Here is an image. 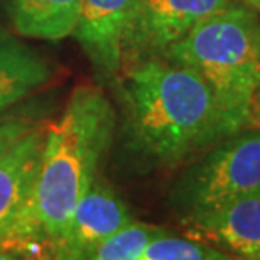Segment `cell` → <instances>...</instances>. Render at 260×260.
<instances>
[{
	"mask_svg": "<svg viewBox=\"0 0 260 260\" xmlns=\"http://www.w3.org/2000/svg\"><path fill=\"white\" fill-rule=\"evenodd\" d=\"M0 260H32L22 252L12 250V248H0Z\"/></svg>",
	"mask_w": 260,
	"mask_h": 260,
	"instance_id": "cell-15",
	"label": "cell"
},
{
	"mask_svg": "<svg viewBox=\"0 0 260 260\" xmlns=\"http://www.w3.org/2000/svg\"><path fill=\"white\" fill-rule=\"evenodd\" d=\"M114 109L101 89L79 86L57 121L46 126L37 180L2 248L42 260L68 229L113 141Z\"/></svg>",
	"mask_w": 260,
	"mask_h": 260,
	"instance_id": "cell-1",
	"label": "cell"
},
{
	"mask_svg": "<svg viewBox=\"0 0 260 260\" xmlns=\"http://www.w3.org/2000/svg\"><path fill=\"white\" fill-rule=\"evenodd\" d=\"M163 57L186 66L207 82L234 131L258 126L260 20L253 10L232 2L197 24Z\"/></svg>",
	"mask_w": 260,
	"mask_h": 260,
	"instance_id": "cell-3",
	"label": "cell"
},
{
	"mask_svg": "<svg viewBox=\"0 0 260 260\" xmlns=\"http://www.w3.org/2000/svg\"><path fill=\"white\" fill-rule=\"evenodd\" d=\"M25 129H27V128H25ZM25 129H22V131H19V133H12V135H7V136H2V138H0V149H2L5 145H7L9 141H12L14 138H17V136L20 135V133H24Z\"/></svg>",
	"mask_w": 260,
	"mask_h": 260,
	"instance_id": "cell-17",
	"label": "cell"
},
{
	"mask_svg": "<svg viewBox=\"0 0 260 260\" xmlns=\"http://www.w3.org/2000/svg\"><path fill=\"white\" fill-rule=\"evenodd\" d=\"M260 191V126L243 128L208 148L175 186L170 203L180 218Z\"/></svg>",
	"mask_w": 260,
	"mask_h": 260,
	"instance_id": "cell-4",
	"label": "cell"
},
{
	"mask_svg": "<svg viewBox=\"0 0 260 260\" xmlns=\"http://www.w3.org/2000/svg\"><path fill=\"white\" fill-rule=\"evenodd\" d=\"M123 69L126 143L145 165L176 167L237 133L207 82L186 66L149 57Z\"/></svg>",
	"mask_w": 260,
	"mask_h": 260,
	"instance_id": "cell-2",
	"label": "cell"
},
{
	"mask_svg": "<svg viewBox=\"0 0 260 260\" xmlns=\"http://www.w3.org/2000/svg\"><path fill=\"white\" fill-rule=\"evenodd\" d=\"M136 260H237L226 255L225 252L212 247L210 243L191 239V237H178L171 232L154 237L143 248Z\"/></svg>",
	"mask_w": 260,
	"mask_h": 260,
	"instance_id": "cell-12",
	"label": "cell"
},
{
	"mask_svg": "<svg viewBox=\"0 0 260 260\" xmlns=\"http://www.w3.org/2000/svg\"><path fill=\"white\" fill-rule=\"evenodd\" d=\"M46 124H30L0 149V248L34 191Z\"/></svg>",
	"mask_w": 260,
	"mask_h": 260,
	"instance_id": "cell-8",
	"label": "cell"
},
{
	"mask_svg": "<svg viewBox=\"0 0 260 260\" xmlns=\"http://www.w3.org/2000/svg\"><path fill=\"white\" fill-rule=\"evenodd\" d=\"M30 123L22 119H0V138L12 135V133H19L22 129L29 128Z\"/></svg>",
	"mask_w": 260,
	"mask_h": 260,
	"instance_id": "cell-14",
	"label": "cell"
},
{
	"mask_svg": "<svg viewBox=\"0 0 260 260\" xmlns=\"http://www.w3.org/2000/svg\"><path fill=\"white\" fill-rule=\"evenodd\" d=\"M185 234L237 260H260V191L180 218Z\"/></svg>",
	"mask_w": 260,
	"mask_h": 260,
	"instance_id": "cell-7",
	"label": "cell"
},
{
	"mask_svg": "<svg viewBox=\"0 0 260 260\" xmlns=\"http://www.w3.org/2000/svg\"><path fill=\"white\" fill-rule=\"evenodd\" d=\"M168 232V229L153 223L133 220L96 248L89 260H136L141 250L154 237Z\"/></svg>",
	"mask_w": 260,
	"mask_h": 260,
	"instance_id": "cell-13",
	"label": "cell"
},
{
	"mask_svg": "<svg viewBox=\"0 0 260 260\" xmlns=\"http://www.w3.org/2000/svg\"><path fill=\"white\" fill-rule=\"evenodd\" d=\"M136 0H81L74 37L91 62L104 74L123 69L124 39Z\"/></svg>",
	"mask_w": 260,
	"mask_h": 260,
	"instance_id": "cell-9",
	"label": "cell"
},
{
	"mask_svg": "<svg viewBox=\"0 0 260 260\" xmlns=\"http://www.w3.org/2000/svg\"><path fill=\"white\" fill-rule=\"evenodd\" d=\"M235 2L243 4L245 7H248L250 10H253L257 15H260V0H235Z\"/></svg>",
	"mask_w": 260,
	"mask_h": 260,
	"instance_id": "cell-16",
	"label": "cell"
},
{
	"mask_svg": "<svg viewBox=\"0 0 260 260\" xmlns=\"http://www.w3.org/2000/svg\"><path fill=\"white\" fill-rule=\"evenodd\" d=\"M255 119H257V124L260 126V86L255 94Z\"/></svg>",
	"mask_w": 260,
	"mask_h": 260,
	"instance_id": "cell-18",
	"label": "cell"
},
{
	"mask_svg": "<svg viewBox=\"0 0 260 260\" xmlns=\"http://www.w3.org/2000/svg\"><path fill=\"white\" fill-rule=\"evenodd\" d=\"M51 66L42 56L0 29V109L5 111L51 81Z\"/></svg>",
	"mask_w": 260,
	"mask_h": 260,
	"instance_id": "cell-10",
	"label": "cell"
},
{
	"mask_svg": "<svg viewBox=\"0 0 260 260\" xmlns=\"http://www.w3.org/2000/svg\"><path fill=\"white\" fill-rule=\"evenodd\" d=\"M128 205L101 176H96L76 205L68 229L42 260H89L101 243L133 222Z\"/></svg>",
	"mask_w": 260,
	"mask_h": 260,
	"instance_id": "cell-6",
	"label": "cell"
},
{
	"mask_svg": "<svg viewBox=\"0 0 260 260\" xmlns=\"http://www.w3.org/2000/svg\"><path fill=\"white\" fill-rule=\"evenodd\" d=\"M235 0H136L124 39L123 68L165 52L197 24Z\"/></svg>",
	"mask_w": 260,
	"mask_h": 260,
	"instance_id": "cell-5",
	"label": "cell"
},
{
	"mask_svg": "<svg viewBox=\"0 0 260 260\" xmlns=\"http://www.w3.org/2000/svg\"><path fill=\"white\" fill-rule=\"evenodd\" d=\"M2 113H4V111H2V109H0V114H2Z\"/></svg>",
	"mask_w": 260,
	"mask_h": 260,
	"instance_id": "cell-19",
	"label": "cell"
},
{
	"mask_svg": "<svg viewBox=\"0 0 260 260\" xmlns=\"http://www.w3.org/2000/svg\"><path fill=\"white\" fill-rule=\"evenodd\" d=\"M15 34L42 41H60L74 34L81 0H5Z\"/></svg>",
	"mask_w": 260,
	"mask_h": 260,
	"instance_id": "cell-11",
	"label": "cell"
}]
</instances>
